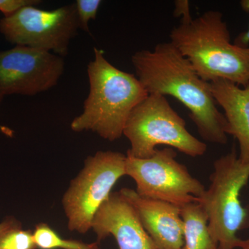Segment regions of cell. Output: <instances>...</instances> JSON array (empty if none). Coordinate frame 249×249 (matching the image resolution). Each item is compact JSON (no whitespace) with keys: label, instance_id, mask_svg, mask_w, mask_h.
<instances>
[{"label":"cell","instance_id":"obj_1","mask_svg":"<svg viewBox=\"0 0 249 249\" xmlns=\"http://www.w3.org/2000/svg\"><path fill=\"white\" fill-rule=\"evenodd\" d=\"M132 63L148 94L176 98L189 110V117L203 140L227 143V119L217 108L211 83L201 79L171 42L158 44L153 50L136 52Z\"/></svg>","mask_w":249,"mask_h":249},{"label":"cell","instance_id":"obj_2","mask_svg":"<svg viewBox=\"0 0 249 249\" xmlns=\"http://www.w3.org/2000/svg\"><path fill=\"white\" fill-rule=\"evenodd\" d=\"M170 42L208 83L222 79L245 88L249 85V47L231 41L222 13L209 11L199 17L181 20L170 31Z\"/></svg>","mask_w":249,"mask_h":249},{"label":"cell","instance_id":"obj_3","mask_svg":"<svg viewBox=\"0 0 249 249\" xmlns=\"http://www.w3.org/2000/svg\"><path fill=\"white\" fill-rule=\"evenodd\" d=\"M93 52L94 58L88 65L89 93L71 129L91 131L112 142L124 135L129 114L148 93L137 76L111 65L103 51L94 48Z\"/></svg>","mask_w":249,"mask_h":249},{"label":"cell","instance_id":"obj_4","mask_svg":"<svg viewBox=\"0 0 249 249\" xmlns=\"http://www.w3.org/2000/svg\"><path fill=\"white\" fill-rule=\"evenodd\" d=\"M249 181V163L239 159L235 146L214 160L209 188L199 203L208 217L211 237L219 249L243 248L248 240L237 232L249 227V206H242L240 194Z\"/></svg>","mask_w":249,"mask_h":249},{"label":"cell","instance_id":"obj_5","mask_svg":"<svg viewBox=\"0 0 249 249\" xmlns=\"http://www.w3.org/2000/svg\"><path fill=\"white\" fill-rule=\"evenodd\" d=\"M124 135L130 142L127 152L138 159H147L157 146L178 150L189 157H201L207 145L190 133L186 123L164 96L148 94L129 114Z\"/></svg>","mask_w":249,"mask_h":249},{"label":"cell","instance_id":"obj_6","mask_svg":"<svg viewBox=\"0 0 249 249\" xmlns=\"http://www.w3.org/2000/svg\"><path fill=\"white\" fill-rule=\"evenodd\" d=\"M126 155L98 151L85 160L84 167L71 180L62 197V206L71 232L85 234L91 229L93 217L113 187L125 176Z\"/></svg>","mask_w":249,"mask_h":249},{"label":"cell","instance_id":"obj_7","mask_svg":"<svg viewBox=\"0 0 249 249\" xmlns=\"http://www.w3.org/2000/svg\"><path fill=\"white\" fill-rule=\"evenodd\" d=\"M171 147L156 150L150 158L138 159L127 152L125 176L134 179L137 194L142 197L170 203L182 209L199 202L206 188L176 160Z\"/></svg>","mask_w":249,"mask_h":249},{"label":"cell","instance_id":"obj_8","mask_svg":"<svg viewBox=\"0 0 249 249\" xmlns=\"http://www.w3.org/2000/svg\"><path fill=\"white\" fill-rule=\"evenodd\" d=\"M79 28L76 4L47 11L35 6H26L0 19V33L8 42L67 55L70 42Z\"/></svg>","mask_w":249,"mask_h":249},{"label":"cell","instance_id":"obj_9","mask_svg":"<svg viewBox=\"0 0 249 249\" xmlns=\"http://www.w3.org/2000/svg\"><path fill=\"white\" fill-rule=\"evenodd\" d=\"M65 62L52 52L25 46L0 51V89L5 96H34L58 84Z\"/></svg>","mask_w":249,"mask_h":249},{"label":"cell","instance_id":"obj_10","mask_svg":"<svg viewBox=\"0 0 249 249\" xmlns=\"http://www.w3.org/2000/svg\"><path fill=\"white\" fill-rule=\"evenodd\" d=\"M91 229L97 242L113 236L119 249H157L133 206L119 192L110 196L98 210Z\"/></svg>","mask_w":249,"mask_h":249},{"label":"cell","instance_id":"obj_11","mask_svg":"<svg viewBox=\"0 0 249 249\" xmlns=\"http://www.w3.org/2000/svg\"><path fill=\"white\" fill-rule=\"evenodd\" d=\"M133 206L157 249H182L184 225L181 209L165 201L142 197L130 188L119 191Z\"/></svg>","mask_w":249,"mask_h":249},{"label":"cell","instance_id":"obj_12","mask_svg":"<svg viewBox=\"0 0 249 249\" xmlns=\"http://www.w3.org/2000/svg\"><path fill=\"white\" fill-rule=\"evenodd\" d=\"M211 86L216 103L224 111L227 134L238 142L239 159L249 163V85L242 88L219 79L211 83Z\"/></svg>","mask_w":249,"mask_h":249},{"label":"cell","instance_id":"obj_13","mask_svg":"<svg viewBox=\"0 0 249 249\" xmlns=\"http://www.w3.org/2000/svg\"><path fill=\"white\" fill-rule=\"evenodd\" d=\"M181 217L184 225L182 249H219L210 233L207 215L199 202L183 207Z\"/></svg>","mask_w":249,"mask_h":249},{"label":"cell","instance_id":"obj_14","mask_svg":"<svg viewBox=\"0 0 249 249\" xmlns=\"http://www.w3.org/2000/svg\"><path fill=\"white\" fill-rule=\"evenodd\" d=\"M37 249H101L99 242L85 243L82 241L62 239L45 223L36 226L33 231Z\"/></svg>","mask_w":249,"mask_h":249},{"label":"cell","instance_id":"obj_15","mask_svg":"<svg viewBox=\"0 0 249 249\" xmlns=\"http://www.w3.org/2000/svg\"><path fill=\"white\" fill-rule=\"evenodd\" d=\"M36 249L33 232L22 228L10 231L0 239V249Z\"/></svg>","mask_w":249,"mask_h":249},{"label":"cell","instance_id":"obj_16","mask_svg":"<svg viewBox=\"0 0 249 249\" xmlns=\"http://www.w3.org/2000/svg\"><path fill=\"white\" fill-rule=\"evenodd\" d=\"M101 2V0H77L75 4L80 29L89 32V21L96 19Z\"/></svg>","mask_w":249,"mask_h":249},{"label":"cell","instance_id":"obj_17","mask_svg":"<svg viewBox=\"0 0 249 249\" xmlns=\"http://www.w3.org/2000/svg\"><path fill=\"white\" fill-rule=\"evenodd\" d=\"M41 2L39 0H0V12L4 18L10 17L26 6H36Z\"/></svg>","mask_w":249,"mask_h":249},{"label":"cell","instance_id":"obj_18","mask_svg":"<svg viewBox=\"0 0 249 249\" xmlns=\"http://www.w3.org/2000/svg\"><path fill=\"white\" fill-rule=\"evenodd\" d=\"M241 8L243 11L249 13V0H242L240 3ZM234 45L242 48H248L249 47V27L247 31L241 33L237 36L234 41Z\"/></svg>","mask_w":249,"mask_h":249},{"label":"cell","instance_id":"obj_19","mask_svg":"<svg viewBox=\"0 0 249 249\" xmlns=\"http://www.w3.org/2000/svg\"><path fill=\"white\" fill-rule=\"evenodd\" d=\"M175 11L174 16L175 17H181V20L191 19L190 3L188 0H178L175 1Z\"/></svg>","mask_w":249,"mask_h":249},{"label":"cell","instance_id":"obj_20","mask_svg":"<svg viewBox=\"0 0 249 249\" xmlns=\"http://www.w3.org/2000/svg\"><path fill=\"white\" fill-rule=\"evenodd\" d=\"M22 224L17 219L11 216L5 218L0 222V239L10 231L22 228Z\"/></svg>","mask_w":249,"mask_h":249},{"label":"cell","instance_id":"obj_21","mask_svg":"<svg viewBox=\"0 0 249 249\" xmlns=\"http://www.w3.org/2000/svg\"><path fill=\"white\" fill-rule=\"evenodd\" d=\"M5 94L1 89H0V103H1V101H2L3 98H4Z\"/></svg>","mask_w":249,"mask_h":249},{"label":"cell","instance_id":"obj_22","mask_svg":"<svg viewBox=\"0 0 249 249\" xmlns=\"http://www.w3.org/2000/svg\"><path fill=\"white\" fill-rule=\"evenodd\" d=\"M240 249H249V245L246 246V247H243V248Z\"/></svg>","mask_w":249,"mask_h":249}]
</instances>
